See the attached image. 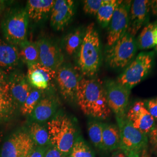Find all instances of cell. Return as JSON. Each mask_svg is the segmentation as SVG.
I'll list each match as a JSON object with an SVG mask.
<instances>
[{"label":"cell","instance_id":"cell-1","mask_svg":"<svg viewBox=\"0 0 157 157\" xmlns=\"http://www.w3.org/2000/svg\"><path fill=\"white\" fill-rule=\"evenodd\" d=\"M76 100L87 116L104 120L111 114L104 86L98 79L82 78L78 83Z\"/></svg>","mask_w":157,"mask_h":157},{"label":"cell","instance_id":"cell-2","mask_svg":"<svg viewBox=\"0 0 157 157\" xmlns=\"http://www.w3.org/2000/svg\"><path fill=\"white\" fill-rule=\"evenodd\" d=\"M101 60L99 34L95 29L94 24L91 23L86 28L78 51V64L79 69L84 76L92 77L98 72Z\"/></svg>","mask_w":157,"mask_h":157},{"label":"cell","instance_id":"cell-3","mask_svg":"<svg viewBox=\"0 0 157 157\" xmlns=\"http://www.w3.org/2000/svg\"><path fill=\"white\" fill-rule=\"evenodd\" d=\"M50 142L63 156L70 154L78 137L76 124L65 114H58L47 123Z\"/></svg>","mask_w":157,"mask_h":157},{"label":"cell","instance_id":"cell-4","mask_svg":"<svg viewBox=\"0 0 157 157\" xmlns=\"http://www.w3.org/2000/svg\"><path fill=\"white\" fill-rule=\"evenodd\" d=\"M29 17L24 8H14L6 13L1 28L6 42L17 47L28 41Z\"/></svg>","mask_w":157,"mask_h":157},{"label":"cell","instance_id":"cell-5","mask_svg":"<svg viewBox=\"0 0 157 157\" xmlns=\"http://www.w3.org/2000/svg\"><path fill=\"white\" fill-rule=\"evenodd\" d=\"M117 121L121 135L119 149L127 157H140L148 145V136L135 128L126 116Z\"/></svg>","mask_w":157,"mask_h":157},{"label":"cell","instance_id":"cell-6","mask_svg":"<svg viewBox=\"0 0 157 157\" xmlns=\"http://www.w3.org/2000/svg\"><path fill=\"white\" fill-rule=\"evenodd\" d=\"M137 50L135 37L126 32L107 50L106 61L113 69H124L133 60Z\"/></svg>","mask_w":157,"mask_h":157},{"label":"cell","instance_id":"cell-7","mask_svg":"<svg viewBox=\"0 0 157 157\" xmlns=\"http://www.w3.org/2000/svg\"><path fill=\"white\" fill-rule=\"evenodd\" d=\"M154 52H141L126 67L117 78L118 83L130 90L145 78L150 72L154 61Z\"/></svg>","mask_w":157,"mask_h":157},{"label":"cell","instance_id":"cell-8","mask_svg":"<svg viewBox=\"0 0 157 157\" xmlns=\"http://www.w3.org/2000/svg\"><path fill=\"white\" fill-rule=\"evenodd\" d=\"M34 146L28 132L20 130L5 141L0 151V157H28Z\"/></svg>","mask_w":157,"mask_h":157},{"label":"cell","instance_id":"cell-9","mask_svg":"<svg viewBox=\"0 0 157 157\" xmlns=\"http://www.w3.org/2000/svg\"><path fill=\"white\" fill-rule=\"evenodd\" d=\"M104 88L108 106L116 118L125 117L131 90L113 80L106 81Z\"/></svg>","mask_w":157,"mask_h":157},{"label":"cell","instance_id":"cell-10","mask_svg":"<svg viewBox=\"0 0 157 157\" xmlns=\"http://www.w3.org/2000/svg\"><path fill=\"white\" fill-rule=\"evenodd\" d=\"M132 1H122L116 8L108 25L107 44L112 46L127 32L129 21V12Z\"/></svg>","mask_w":157,"mask_h":157},{"label":"cell","instance_id":"cell-11","mask_svg":"<svg viewBox=\"0 0 157 157\" xmlns=\"http://www.w3.org/2000/svg\"><path fill=\"white\" fill-rule=\"evenodd\" d=\"M82 78L68 65H62L56 71V80L62 97L67 101L76 100L78 83Z\"/></svg>","mask_w":157,"mask_h":157},{"label":"cell","instance_id":"cell-12","mask_svg":"<svg viewBox=\"0 0 157 157\" xmlns=\"http://www.w3.org/2000/svg\"><path fill=\"white\" fill-rule=\"evenodd\" d=\"M36 43L39 51L40 63L56 71L63 62V56L58 46L45 38L39 40Z\"/></svg>","mask_w":157,"mask_h":157},{"label":"cell","instance_id":"cell-13","mask_svg":"<svg viewBox=\"0 0 157 157\" xmlns=\"http://www.w3.org/2000/svg\"><path fill=\"white\" fill-rule=\"evenodd\" d=\"M150 10V1H132L129 12V25L127 32L135 37L142 26L148 21ZM147 24L146 23V25Z\"/></svg>","mask_w":157,"mask_h":157},{"label":"cell","instance_id":"cell-14","mask_svg":"<svg viewBox=\"0 0 157 157\" xmlns=\"http://www.w3.org/2000/svg\"><path fill=\"white\" fill-rule=\"evenodd\" d=\"M75 12L72 0H56L51 11L50 22L56 30H62L71 21Z\"/></svg>","mask_w":157,"mask_h":157},{"label":"cell","instance_id":"cell-15","mask_svg":"<svg viewBox=\"0 0 157 157\" xmlns=\"http://www.w3.org/2000/svg\"><path fill=\"white\" fill-rule=\"evenodd\" d=\"M26 76L32 87L44 91L56 80V71L38 63L29 67Z\"/></svg>","mask_w":157,"mask_h":157},{"label":"cell","instance_id":"cell-16","mask_svg":"<svg viewBox=\"0 0 157 157\" xmlns=\"http://www.w3.org/2000/svg\"><path fill=\"white\" fill-rule=\"evenodd\" d=\"M18 107L10 93L8 76L0 70V120L11 118Z\"/></svg>","mask_w":157,"mask_h":157},{"label":"cell","instance_id":"cell-17","mask_svg":"<svg viewBox=\"0 0 157 157\" xmlns=\"http://www.w3.org/2000/svg\"><path fill=\"white\" fill-rule=\"evenodd\" d=\"M10 93L18 107H21L26 101L32 90L26 75L19 72H15L8 76Z\"/></svg>","mask_w":157,"mask_h":157},{"label":"cell","instance_id":"cell-18","mask_svg":"<svg viewBox=\"0 0 157 157\" xmlns=\"http://www.w3.org/2000/svg\"><path fill=\"white\" fill-rule=\"evenodd\" d=\"M21 61L18 47L0 39V70L12 71Z\"/></svg>","mask_w":157,"mask_h":157},{"label":"cell","instance_id":"cell-19","mask_svg":"<svg viewBox=\"0 0 157 157\" xmlns=\"http://www.w3.org/2000/svg\"><path fill=\"white\" fill-rule=\"evenodd\" d=\"M56 100L53 97H43L34 108L30 116L34 122H44L54 115L56 111Z\"/></svg>","mask_w":157,"mask_h":157},{"label":"cell","instance_id":"cell-20","mask_svg":"<svg viewBox=\"0 0 157 157\" xmlns=\"http://www.w3.org/2000/svg\"><path fill=\"white\" fill-rule=\"evenodd\" d=\"M56 1L53 0H29L25 8L29 19L33 21H40L50 13Z\"/></svg>","mask_w":157,"mask_h":157},{"label":"cell","instance_id":"cell-21","mask_svg":"<svg viewBox=\"0 0 157 157\" xmlns=\"http://www.w3.org/2000/svg\"><path fill=\"white\" fill-rule=\"evenodd\" d=\"M121 135L118 126L102 123V150L113 151L120 148Z\"/></svg>","mask_w":157,"mask_h":157},{"label":"cell","instance_id":"cell-22","mask_svg":"<svg viewBox=\"0 0 157 157\" xmlns=\"http://www.w3.org/2000/svg\"><path fill=\"white\" fill-rule=\"evenodd\" d=\"M21 61L25 63L28 67L40 63L39 51L37 44L27 41L18 47Z\"/></svg>","mask_w":157,"mask_h":157},{"label":"cell","instance_id":"cell-23","mask_svg":"<svg viewBox=\"0 0 157 157\" xmlns=\"http://www.w3.org/2000/svg\"><path fill=\"white\" fill-rule=\"evenodd\" d=\"M28 132L35 145L37 147H48L50 144L47 128L39 123L33 122L29 126Z\"/></svg>","mask_w":157,"mask_h":157},{"label":"cell","instance_id":"cell-24","mask_svg":"<svg viewBox=\"0 0 157 157\" xmlns=\"http://www.w3.org/2000/svg\"><path fill=\"white\" fill-rule=\"evenodd\" d=\"M120 2L121 1L118 0H103L97 13L98 21L102 28H106L109 25L114 11Z\"/></svg>","mask_w":157,"mask_h":157},{"label":"cell","instance_id":"cell-25","mask_svg":"<svg viewBox=\"0 0 157 157\" xmlns=\"http://www.w3.org/2000/svg\"><path fill=\"white\" fill-rule=\"evenodd\" d=\"M84 34L80 29H77L68 34L64 39V48L67 55L72 56L79 50Z\"/></svg>","mask_w":157,"mask_h":157},{"label":"cell","instance_id":"cell-26","mask_svg":"<svg viewBox=\"0 0 157 157\" xmlns=\"http://www.w3.org/2000/svg\"><path fill=\"white\" fill-rule=\"evenodd\" d=\"M154 23H148L143 29L136 40L137 47L139 50H148L155 47L153 40Z\"/></svg>","mask_w":157,"mask_h":157},{"label":"cell","instance_id":"cell-27","mask_svg":"<svg viewBox=\"0 0 157 157\" xmlns=\"http://www.w3.org/2000/svg\"><path fill=\"white\" fill-rule=\"evenodd\" d=\"M135 128L140 130L141 132L148 135L155 126V120L145 108L141 113L139 118L132 123Z\"/></svg>","mask_w":157,"mask_h":157},{"label":"cell","instance_id":"cell-28","mask_svg":"<svg viewBox=\"0 0 157 157\" xmlns=\"http://www.w3.org/2000/svg\"><path fill=\"white\" fill-rule=\"evenodd\" d=\"M44 91L32 88L28 97L24 104L20 107L21 112L23 115H30L37 105L40 100L43 97Z\"/></svg>","mask_w":157,"mask_h":157},{"label":"cell","instance_id":"cell-29","mask_svg":"<svg viewBox=\"0 0 157 157\" xmlns=\"http://www.w3.org/2000/svg\"><path fill=\"white\" fill-rule=\"evenodd\" d=\"M88 134L93 145L102 150V123L97 121H90L88 124Z\"/></svg>","mask_w":157,"mask_h":157},{"label":"cell","instance_id":"cell-30","mask_svg":"<svg viewBox=\"0 0 157 157\" xmlns=\"http://www.w3.org/2000/svg\"><path fill=\"white\" fill-rule=\"evenodd\" d=\"M69 157H94V154L83 139L78 137L73 145Z\"/></svg>","mask_w":157,"mask_h":157},{"label":"cell","instance_id":"cell-31","mask_svg":"<svg viewBox=\"0 0 157 157\" xmlns=\"http://www.w3.org/2000/svg\"><path fill=\"white\" fill-rule=\"evenodd\" d=\"M146 108L145 102L142 101H136L129 108L126 113V117L132 123L136 121L140 116L143 110Z\"/></svg>","mask_w":157,"mask_h":157},{"label":"cell","instance_id":"cell-32","mask_svg":"<svg viewBox=\"0 0 157 157\" xmlns=\"http://www.w3.org/2000/svg\"><path fill=\"white\" fill-rule=\"evenodd\" d=\"M103 0H85L83 1V10L86 13L97 15Z\"/></svg>","mask_w":157,"mask_h":157},{"label":"cell","instance_id":"cell-33","mask_svg":"<svg viewBox=\"0 0 157 157\" xmlns=\"http://www.w3.org/2000/svg\"><path fill=\"white\" fill-rule=\"evenodd\" d=\"M145 104L147 110L157 121V97L148 100Z\"/></svg>","mask_w":157,"mask_h":157},{"label":"cell","instance_id":"cell-34","mask_svg":"<svg viewBox=\"0 0 157 157\" xmlns=\"http://www.w3.org/2000/svg\"><path fill=\"white\" fill-rule=\"evenodd\" d=\"M148 138L152 149L157 152V124L148 135Z\"/></svg>","mask_w":157,"mask_h":157},{"label":"cell","instance_id":"cell-35","mask_svg":"<svg viewBox=\"0 0 157 157\" xmlns=\"http://www.w3.org/2000/svg\"><path fill=\"white\" fill-rule=\"evenodd\" d=\"M48 147H37L34 148L28 157H44L45 152Z\"/></svg>","mask_w":157,"mask_h":157},{"label":"cell","instance_id":"cell-36","mask_svg":"<svg viewBox=\"0 0 157 157\" xmlns=\"http://www.w3.org/2000/svg\"><path fill=\"white\" fill-rule=\"evenodd\" d=\"M64 156L56 148L51 146V147H48L45 152L44 157H63Z\"/></svg>","mask_w":157,"mask_h":157},{"label":"cell","instance_id":"cell-37","mask_svg":"<svg viewBox=\"0 0 157 157\" xmlns=\"http://www.w3.org/2000/svg\"><path fill=\"white\" fill-rule=\"evenodd\" d=\"M151 2V9L152 12L154 15L157 16V0L150 1Z\"/></svg>","mask_w":157,"mask_h":157},{"label":"cell","instance_id":"cell-38","mask_svg":"<svg viewBox=\"0 0 157 157\" xmlns=\"http://www.w3.org/2000/svg\"><path fill=\"white\" fill-rule=\"evenodd\" d=\"M154 24V28L153 30V40H154V43L155 44V47H157V23H155Z\"/></svg>","mask_w":157,"mask_h":157},{"label":"cell","instance_id":"cell-39","mask_svg":"<svg viewBox=\"0 0 157 157\" xmlns=\"http://www.w3.org/2000/svg\"><path fill=\"white\" fill-rule=\"evenodd\" d=\"M111 157H127L122 150L120 149L117 150V151L112 154Z\"/></svg>","mask_w":157,"mask_h":157},{"label":"cell","instance_id":"cell-40","mask_svg":"<svg viewBox=\"0 0 157 157\" xmlns=\"http://www.w3.org/2000/svg\"><path fill=\"white\" fill-rule=\"evenodd\" d=\"M6 1L0 0V15L6 8Z\"/></svg>","mask_w":157,"mask_h":157},{"label":"cell","instance_id":"cell-41","mask_svg":"<svg viewBox=\"0 0 157 157\" xmlns=\"http://www.w3.org/2000/svg\"><path fill=\"white\" fill-rule=\"evenodd\" d=\"M140 157H149L148 154H147V150H144L143 151Z\"/></svg>","mask_w":157,"mask_h":157},{"label":"cell","instance_id":"cell-42","mask_svg":"<svg viewBox=\"0 0 157 157\" xmlns=\"http://www.w3.org/2000/svg\"><path fill=\"white\" fill-rule=\"evenodd\" d=\"M63 157H67V156H64Z\"/></svg>","mask_w":157,"mask_h":157},{"label":"cell","instance_id":"cell-43","mask_svg":"<svg viewBox=\"0 0 157 157\" xmlns=\"http://www.w3.org/2000/svg\"><path fill=\"white\" fill-rule=\"evenodd\" d=\"M0 142H1V137H0Z\"/></svg>","mask_w":157,"mask_h":157},{"label":"cell","instance_id":"cell-44","mask_svg":"<svg viewBox=\"0 0 157 157\" xmlns=\"http://www.w3.org/2000/svg\"><path fill=\"white\" fill-rule=\"evenodd\" d=\"M155 23H157V22H155Z\"/></svg>","mask_w":157,"mask_h":157}]
</instances>
